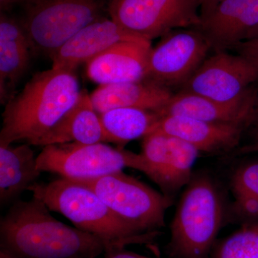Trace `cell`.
<instances>
[{"label":"cell","instance_id":"obj_30","mask_svg":"<svg viewBox=\"0 0 258 258\" xmlns=\"http://www.w3.org/2000/svg\"><path fill=\"white\" fill-rule=\"evenodd\" d=\"M254 38H258V25L249 32L246 40H251V39Z\"/></svg>","mask_w":258,"mask_h":258},{"label":"cell","instance_id":"obj_12","mask_svg":"<svg viewBox=\"0 0 258 258\" xmlns=\"http://www.w3.org/2000/svg\"><path fill=\"white\" fill-rule=\"evenodd\" d=\"M258 25V0H224L201 16L199 30L212 50L226 51L247 38Z\"/></svg>","mask_w":258,"mask_h":258},{"label":"cell","instance_id":"obj_16","mask_svg":"<svg viewBox=\"0 0 258 258\" xmlns=\"http://www.w3.org/2000/svg\"><path fill=\"white\" fill-rule=\"evenodd\" d=\"M247 127L210 123L181 115L160 117L154 131L187 142L200 152L232 153L240 147Z\"/></svg>","mask_w":258,"mask_h":258},{"label":"cell","instance_id":"obj_20","mask_svg":"<svg viewBox=\"0 0 258 258\" xmlns=\"http://www.w3.org/2000/svg\"><path fill=\"white\" fill-rule=\"evenodd\" d=\"M42 171L37 157L28 143L13 147L0 145V203L15 201L23 191L36 183Z\"/></svg>","mask_w":258,"mask_h":258},{"label":"cell","instance_id":"obj_19","mask_svg":"<svg viewBox=\"0 0 258 258\" xmlns=\"http://www.w3.org/2000/svg\"><path fill=\"white\" fill-rule=\"evenodd\" d=\"M170 89L148 81L101 85L91 94L98 114L118 108H137L156 111L172 96Z\"/></svg>","mask_w":258,"mask_h":258},{"label":"cell","instance_id":"obj_24","mask_svg":"<svg viewBox=\"0 0 258 258\" xmlns=\"http://www.w3.org/2000/svg\"><path fill=\"white\" fill-rule=\"evenodd\" d=\"M233 210L242 218L258 220V198L249 195L235 196Z\"/></svg>","mask_w":258,"mask_h":258},{"label":"cell","instance_id":"obj_4","mask_svg":"<svg viewBox=\"0 0 258 258\" xmlns=\"http://www.w3.org/2000/svg\"><path fill=\"white\" fill-rule=\"evenodd\" d=\"M220 189L208 175L192 176L171 222L169 253L176 258H208L223 222Z\"/></svg>","mask_w":258,"mask_h":258},{"label":"cell","instance_id":"obj_2","mask_svg":"<svg viewBox=\"0 0 258 258\" xmlns=\"http://www.w3.org/2000/svg\"><path fill=\"white\" fill-rule=\"evenodd\" d=\"M81 91L75 71L52 68L34 75L5 106L0 145L35 146L74 106Z\"/></svg>","mask_w":258,"mask_h":258},{"label":"cell","instance_id":"obj_5","mask_svg":"<svg viewBox=\"0 0 258 258\" xmlns=\"http://www.w3.org/2000/svg\"><path fill=\"white\" fill-rule=\"evenodd\" d=\"M106 0H26L20 20L32 54L51 58L81 29L103 18Z\"/></svg>","mask_w":258,"mask_h":258},{"label":"cell","instance_id":"obj_13","mask_svg":"<svg viewBox=\"0 0 258 258\" xmlns=\"http://www.w3.org/2000/svg\"><path fill=\"white\" fill-rule=\"evenodd\" d=\"M257 98L258 89L255 86L242 100L232 103H221L180 91L173 94L160 109L154 112L160 117L181 115L210 123L244 125L247 128Z\"/></svg>","mask_w":258,"mask_h":258},{"label":"cell","instance_id":"obj_11","mask_svg":"<svg viewBox=\"0 0 258 258\" xmlns=\"http://www.w3.org/2000/svg\"><path fill=\"white\" fill-rule=\"evenodd\" d=\"M200 153L181 139L154 131L144 137L141 154L149 169L147 176L172 198L191 181Z\"/></svg>","mask_w":258,"mask_h":258},{"label":"cell","instance_id":"obj_26","mask_svg":"<svg viewBox=\"0 0 258 258\" xmlns=\"http://www.w3.org/2000/svg\"><path fill=\"white\" fill-rule=\"evenodd\" d=\"M232 50L237 54L249 59L258 66V38L246 40L236 45Z\"/></svg>","mask_w":258,"mask_h":258},{"label":"cell","instance_id":"obj_15","mask_svg":"<svg viewBox=\"0 0 258 258\" xmlns=\"http://www.w3.org/2000/svg\"><path fill=\"white\" fill-rule=\"evenodd\" d=\"M152 48L149 40L115 44L86 63V75L100 86L144 81Z\"/></svg>","mask_w":258,"mask_h":258},{"label":"cell","instance_id":"obj_25","mask_svg":"<svg viewBox=\"0 0 258 258\" xmlns=\"http://www.w3.org/2000/svg\"><path fill=\"white\" fill-rule=\"evenodd\" d=\"M246 132H248L249 136L247 143L240 146L231 154L234 155H242L258 152V98L254 107L253 115Z\"/></svg>","mask_w":258,"mask_h":258},{"label":"cell","instance_id":"obj_1","mask_svg":"<svg viewBox=\"0 0 258 258\" xmlns=\"http://www.w3.org/2000/svg\"><path fill=\"white\" fill-rule=\"evenodd\" d=\"M36 198L16 201L0 220V250L15 258H96L104 242L58 221Z\"/></svg>","mask_w":258,"mask_h":258},{"label":"cell","instance_id":"obj_31","mask_svg":"<svg viewBox=\"0 0 258 258\" xmlns=\"http://www.w3.org/2000/svg\"><path fill=\"white\" fill-rule=\"evenodd\" d=\"M0 258H15L10 254L7 253L5 251L0 250Z\"/></svg>","mask_w":258,"mask_h":258},{"label":"cell","instance_id":"obj_14","mask_svg":"<svg viewBox=\"0 0 258 258\" xmlns=\"http://www.w3.org/2000/svg\"><path fill=\"white\" fill-rule=\"evenodd\" d=\"M147 40L127 31L111 19L103 18L86 25L60 47L50 60L54 69L76 71L115 44Z\"/></svg>","mask_w":258,"mask_h":258},{"label":"cell","instance_id":"obj_28","mask_svg":"<svg viewBox=\"0 0 258 258\" xmlns=\"http://www.w3.org/2000/svg\"><path fill=\"white\" fill-rule=\"evenodd\" d=\"M224 0H201V9L200 16L208 14L211 12L217 5L220 4Z\"/></svg>","mask_w":258,"mask_h":258},{"label":"cell","instance_id":"obj_7","mask_svg":"<svg viewBox=\"0 0 258 258\" xmlns=\"http://www.w3.org/2000/svg\"><path fill=\"white\" fill-rule=\"evenodd\" d=\"M76 181L93 190L117 216L140 233L157 232L165 225L166 211L172 205V198L123 171Z\"/></svg>","mask_w":258,"mask_h":258},{"label":"cell","instance_id":"obj_8","mask_svg":"<svg viewBox=\"0 0 258 258\" xmlns=\"http://www.w3.org/2000/svg\"><path fill=\"white\" fill-rule=\"evenodd\" d=\"M201 0H110L112 20L134 35L152 41L178 29L201 24Z\"/></svg>","mask_w":258,"mask_h":258},{"label":"cell","instance_id":"obj_22","mask_svg":"<svg viewBox=\"0 0 258 258\" xmlns=\"http://www.w3.org/2000/svg\"><path fill=\"white\" fill-rule=\"evenodd\" d=\"M212 258H258V223L244 226L225 239Z\"/></svg>","mask_w":258,"mask_h":258},{"label":"cell","instance_id":"obj_21","mask_svg":"<svg viewBox=\"0 0 258 258\" xmlns=\"http://www.w3.org/2000/svg\"><path fill=\"white\" fill-rule=\"evenodd\" d=\"M107 143L124 149L127 144L152 133L160 116L150 110L118 108L100 114Z\"/></svg>","mask_w":258,"mask_h":258},{"label":"cell","instance_id":"obj_10","mask_svg":"<svg viewBox=\"0 0 258 258\" xmlns=\"http://www.w3.org/2000/svg\"><path fill=\"white\" fill-rule=\"evenodd\" d=\"M258 82V66L226 51L207 57L180 91L232 103L247 96Z\"/></svg>","mask_w":258,"mask_h":258},{"label":"cell","instance_id":"obj_23","mask_svg":"<svg viewBox=\"0 0 258 258\" xmlns=\"http://www.w3.org/2000/svg\"><path fill=\"white\" fill-rule=\"evenodd\" d=\"M231 187L234 196L249 195L258 198V162L238 168L232 176Z\"/></svg>","mask_w":258,"mask_h":258},{"label":"cell","instance_id":"obj_17","mask_svg":"<svg viewBox=\"0 0 258 258\" xmlns=\"http://www.w3.org/2000/svg\"><path fill=\"white\" fill-rule=\"evenodd\" d=\"M32 54L26 32L19 20L0 15V101L6 105L30 64Z\"/></svg>","mask_w":258,"mask_h":258},{"label":"cell","instance_id":"obj_9","mask_svg":"<svg viewBox=\"0 0 258 258\" xmlns=\"http://www.w3.org/2000/svg\"><path fill=\"white\" fill-rule=\"evenodd\" d=\"M162 38L151 50L144 81L169 89L181 88L208 57L211 47L198 28L178 29Z\"/></svg>","mask_w":258,"mask_h":258},{"label":"cell","instance_id":"obj_29","mask_svg":"<svg viewBox=\"0 0 258 258\" xmlns=\"http://www.w3.org/2000/svg\"><path fill=\"white\" fill-rule=\"evenodd\" d=\"M26 0H0V10L1 13L9 11L15 5H23Z\"/></svg>","mask_w":258,"mask_h":258},{"label":"cell","instance_id":"obj_18","mask_svg":"<svg viewBox=\"0 0 258 258\" xmlns=\"http://www.w3.org/2000/svg\"><path fill=\"white\" fill-rule=\"evenodd\" d=\"M64 143H107L100 115L95 110L87 90H81L74 106L35 146L44 147Z\"/></svg>","mask_w":258,"mask_h":258},{"label":"cell","instance_id":"obj_27","mask_svg":"<svg viewBox=\"0 0 258 258\" xmlns=\"http://www.w3.org/2000/svg\"><path fill=\"white\" fill-rule=\"evenodd\" d=\"M104 253V258H152L126 250L124 247H107Z\"/></svg>","mask_w":258,"mask_h":258},{"label":"cell","instance_id":"obj_3","mask_svg":"<svg viewBox=\"0 0 258 258\" xmlns=\"http://www.w3.org/2000/svg\"><path fill=\"white\" fill-rule=\"evenodd\" d=\"M28 191L51 212L66 217L79 230L101 239L106 248L152 242L159 232L142 234L117 216L93 190L64 178L35 183Z\"/></svg>","mask_w":258,"mask_h":258},{"label":"cell","instance_id":"obj_6","mask_svg":"<svg viewBox=\"0 0 258 258\" xmlns=\"http://www.w3.org/2000/svg\"><path fill=\"white\" fill-rule=\"evenodd\" d=\"M37 168L61 178L82 181L98 179L132 168L148 175L149 169L142 154L112 147L105 143H64L43 147L37 157Z\"/></svg>","mask_w":258,"mask_h":258}]
</instances>
